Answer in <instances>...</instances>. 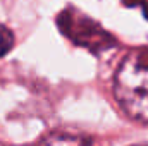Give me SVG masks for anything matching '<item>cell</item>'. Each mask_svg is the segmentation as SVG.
Listing matches in <instances>:
<instances>
[{"mask_svg": "<svg viewBox=\"0 0 148 146\" xmlns=\"http://www.w3.org/2000/svg\"><path fill=\"white\" fill-rule=\"evenodd\" d=\"M114 95L131 119L148 124V46L131 50L117 67Z\"/></svg>", "mask_w": 148, "mask_h": 146, "instance_id": "cell-1", "label": "cell"}, {"mask_svg": "<svg viewBox=\"0 0 148 146\" xmlns=\"http://www.w3.org/2000/svg\"><path fill=\"white\" fill-rule=\"evenodd\" d=\"M12 45H14V35H12V31L7 26L0 24V57H3L5 53H9L10 48H12Z\"/></svg>", "mask_w": 148, "mask_h": 146, "instance_id": "cell-3", "label": "cell"}, {"mask_svg": "<svg viewBox=\"0 0 148 146\" xmlns=\"http://www.w3.org/2000/svg\"><path fill=\"white\" fill-rule=\"evenodd\" d=\"M40 146H91V143L81 136H74L67 132H53L47 136Z\"/></svg>", "mask_w": 148, "mask_h": 146, "instance_id": "cell-2", "label": "cell"}]
</instances>
